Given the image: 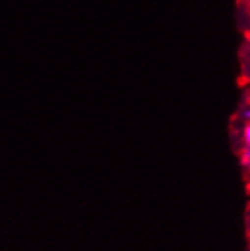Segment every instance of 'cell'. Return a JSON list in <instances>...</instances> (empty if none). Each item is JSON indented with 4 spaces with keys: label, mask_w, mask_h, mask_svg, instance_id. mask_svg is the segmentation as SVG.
<instances>
[{
    "label": "cell",
    "mask_w": 250,
    "mask_h": 251,
    "mask_svg": "<svg viewBox=\"0 0 250 251\" xmlns=\"http://www.w3.org/2000/svg\"><path fill=\"white\" fill-rule=\"evenodd\" d=\"M241 164L247 168H250V144H246L243 154H241Z\"/></svg>",
    "instance_id": "cell-1"
},
{
    "label": "cell",
    "mask_w": 250,
    "mask_h": 251,
    "mask_svg": "<svg viewBox=\"0 0 250 251\" xmlns=\"http://www.w3.org/2000/svg\"><path fill=\"white\" fill-rule=\"evenodd\" d=\"M244 141H246V144H250V121L244 127Z\"/></svg>",
    "instance_id": "cell-2"
},
{
    "label": "cell",
    "mask_w": 250,
    "mask_h": 251,
    "mask_svg": "<svg viewBox=\"0 0 250 251\" xmlns=\"http://www.w3.org/2000/svg\"><path fill=\"white\" fill-rule=\"evenodd\" d=\"M241 117H243L246 121H250V107H246V109L241 112Z\"/></svg>",
    "instance_id": "cell-3"
}]
</instances>
